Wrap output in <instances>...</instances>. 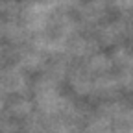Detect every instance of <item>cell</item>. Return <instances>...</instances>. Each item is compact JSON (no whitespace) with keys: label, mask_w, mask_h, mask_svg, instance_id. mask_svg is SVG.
I'll return each instance as SVG.
<instances>
[]
</instances>
